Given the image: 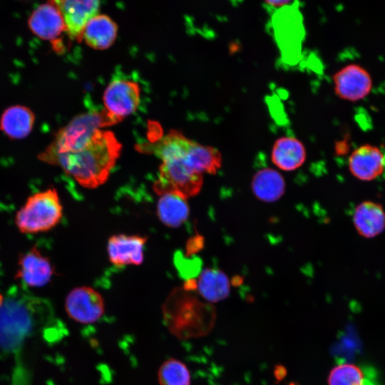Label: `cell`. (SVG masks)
<instances>
[{"label":"cell","instance_id":"cell-19","mask_svg":"<svg viewBox=\"0 0 385 385\" xmlns=\"http://www.w3.org/2000/svg\"><path fill=\"white\" fill-rule=\"evenodd\" d=\"M178 160L197 173L216 174L222 166V157L217 148L193 141L185 156Z\"/></svg>","mask_w":385,"mask_h":385},{"label":"cell","instance_id":"cell-1","mask_svg":"<svg viewBox=\"0 0 385 385\" xmlns=\"http://www.w3.org/2000/svg\"><path fill=\"white\" fill-rule=\"evenodd\" d=\"M52 307L23 287H11L0 306V349L13 351L25 339L53 326Z\"/></svg>","mask_w":385,"mask_h":385},{"label":"cell","instance_id":"cell-16","mask_svg":"<svg viewBox=\"0 0 385 385\" xmlns=\"http://www.w3.org/2000/svg\"><path fill=\"white\" fill-rule=\"evenodd\" d=\"M353 222L361 237H374L385 230V210L379 203L371 200L364 201L356 207Z\"/></svg>","mask_w":385,"mask_h":385},{"label":"cell","instance_id":"cell-9","mask_svg":"<svg viewBox=\"0 0 385 385\" xmlns=\"http://www.w3.org/2000/svg\"><path fill=\"white\" fill-rule=\"evenodd\" d=\"M333 81L336 95L343 100L352 102L366 98L373 86L369 73L356 63L346 65L336 72Z\"/></svg>","mask_w":385,"mask_h":385},{"label":"cell","instance_id":"cell-8","mask_svg":"<svg viewBox=\"0 0 385 385\" xmlns=\"http://www.w3.org/2000/svg\"><path fill=\"white\" fill-rule=\"evenodd\" d=\"M68 317L81 324L98 321L105 311L104 299L101 294L88 286L76 287L70 291L65 301Z\"/></svg>","mask_w":385,"mask_h":385},{"label":"cell","instance_id":"cell-11","mask_svg":"<svg viewBox=\"0 0 385 385\" xmlns=\"http://www.w3.org/2000/svg\"><path fill=\"white\" fill-rule=\"evenodd\" d=\"M272 25L276 38L284 47L296 48L304 34L303 16L295 1L282 6L272 16Z\"/></svg>","mask_w":385,"mask_h":385},{"label":"cell","instance_id":"cell-7","mask_svg":"<svg viewBox=\"0 0 385 385\" xmlns=\"http://www.w3.org/2000/svg\"><path fill=\"white\" fill-rule=\"evenodd\" d=\"M140 97V88L137 83L115 79L104 91V110L115 123H118L137 110Z\"/></svg>","mask_w":385,"mask_h":385},{"label":"cell","instance_id":"cell-17","mask_svg":"<svg viewBox=\"0 0 385 385\" xmlns=\"http://www.w3.org/2000/svg\"><path fill=\"white\" fill-rule=\"evenodd\" d=\"M307 158L306 150L303 143L291 136L278 138L274 143L271 160L279 169L292 171L301 167Z\"/></svg>","mask_w":385,"mask_h":385},{"label":"cell","instance_id":"cell-10","mask_svg":"<svg viewBox=\"0 0 385 385\" xmlns=\"http://www.w3.org/2000/svg\"><path fill=\"white\" fill-rule=\"evenodd\" d=\"M54 272L51 260L33 247L19 257L15 277L24 286L41 287L50 282Z\"/></svg>","mask_w":385,"mask_h":385},{"label":"cell","instance_id":"cell-23","mask_svg":"<svg viewBox=\"0 0 385 385\" xmlns=\"http://www.w3.org/2000/svg\"><path fill=\"white\" fill-rule=\"evenodd\" d=\"M187 200L181 195L173 192L160 195L156 212L160 222L172 228L182 225L190 215V207Z\"/></svg>","mask_w":385,"mask_h":385},{"label":"cell","instance_id":"cell-12","mask_svg":"<svg viewBox=\"0 0 385 385\" xmlns=\"http://www.w3.org/2000/svg\"><path fill=\"white\" fill-rule=\"evenodd\" d=\"M148 237L139 235L118 234L108 238L109 261L115 266L140 265L144 260Z\"/></svg>","mask_w":385,"mask_h":385},{"label":"cell","instance_id":"cell-15","mask_svg":"<svg viewBox=\"0 0 385 385\" xmlns=\"http://www.w3.org/2000/svg\"><path fill=\"white\" fill-rule=\"evenodd\" d=\"M29 26L36 36L45 40H56L66 30L61 12L51 0L33 11Z\"/></svg>","mask_w":385,"mask_h":385},{"label":"cell","instance_id":"cell-6","mask_svg":"<svg viewBox=\"0 0 385 385\" xmlns=\"http://www.w3.org/2000/svg\"><path fill=\"white\" fill-rule=\"evenodd\" d=\"M202 183V175L191 170L178 160H168L160 165L153 189L159 196L173 192L188 200L199 193Z\"/></svg>","mask_w":385,"mask_h":385},{"label":"cell","instance_id":"cell-2","mask_svg":"<svg viewBox=\"0 0 385 385\" xmlns=\"http://www.w3.org/2000/svg\"><path fill=\"white\" fill-rule=\"evenodd\" d=\"M121 148L113 132L99 129L81 149L40 155V159L60 166L80 185L93 189L106 182L120 156Z\"/></svg>","mask_w":385,"mask_h":385},{"label":"cell","instance_id":"cell-26","mask_svg":"<svg viewBox=\"0 0 385 385\" xmlns=\"http://www.w3.org/2000/svg\"><path fill=\"white\" fill-rule=\"evenodd\" d=\"M267 4L274 6H284L287 5L291 0H264Z\"/></svg>","mask_w":385,"mask_h":385},{"label":"cell","instance_id":"cell-4","mask_svg":"<svg viewBox=\"0 0 385 385\" xmlns=\"http://www.w3.org/2000/svg\"><path fill=\"white\" fill-rule=\"evenodd\" d=\"M63 217V206L57 190L50 188L30 195L17 211L15 222L24 234L46 232L56 227Z\"/></svg>","mask_w":385,"mask_h":385},{"label":"cell","instance_id":"cell-20","mask_svg":"<svg viewBox=\"0 0 385 385\" xmlns=\"http://www.w3.org/2000/svg\"><path fill=\"white\" fill-rule=\"evenodd\" d=\"M196 290L209 302L225 299L230 292V282L227 276L215 268H205L196 279Z\"/></svg>","mask_w":385,"mask_h":385},{"label":"cell","instance_id":"cell-5","mask_svg":"<svg viewBox=\"0 0 385 385\" xmlns=\"http://www.w3.org/2000/svg\"><path fill=\"white\" fill-rule=\"evenodd\" d=\"M113 124L105 110L80 114L57 133L53 141L41 155L78 150L89 143L98 130Z\"/></svg>","mask_w":385,"mask_h":385},{"label":"cell","instance_id":"cell-27","mask_svg":"<svg viewBox=\"0 0 385 385\" xmlns=\"http://www.w3.org/2000/svg\"><path fill=\"white\" fill-rule=\"evenodd\" d=\"M4 300V295L0 293V306L1 305Z\"/></svg>","mask_w":385,"mask_h":385},{"label":"cell","instance_id":"cell-24","mask_svg":"<svg viewBox=\"0 0 385 385\" xmlns=\"http://www.w3.org/2000/svg\"><path fill=\"white\" fill-rule=\"evenodd\" d=\"M160 385H190V374L181 361L170 358L165 361L158 372Z\"/></svg>","mask_w":385,"mask_h":385},{"label":"cell","instance_id":"cell-3","mask_svg":"<svg viewBox=\"0 0 385 385\" xmlns=\"http://www.w3.org/2000/svg\"><path fill=\"white\" fill-rule=\"evenodd\" d=\"M183 287L174 289L162 307L164 322L178 339L197 337L207 333L215 319L212 307Z\"/></svg>","mask_w":385,"mask_h":385},{"label":"cell","instance_id":"cell-22","mask_svg":"<svg viewBox=\"0 0 385 385\" xmlns=\"http://www.w3.org/2000/svg\"><path fill=\"white\" fill-rule=\"evenodd\" d=\"M34 120V114L29 108L13 106L1 115L0 128L11 139H22L32 130Z\"/></svg>","mask_w":385,"mask_h":385},{"label":"cell","instance_id":"cell-25","mask_svg":"<svg viewBox=\"0 0 385 385\" xmlns=\"http://www.w3.org/2000/svg\"><path fill=\"white\" fill-rule=\"evenodd\" d=\"M365 375L356 364L342 363L334 366L327 377L328 385H364Z\"/></svg>","mask_w":385,"mask_h":385},{"label":"cell","instance_id":"cell-14","mask_svg":"<svg viewBox=\"0 0 385 385\" xmlns=\"http://www.w3.org/2000/svg\"><path fill=\"white\" fill-rule=\"evenodd\" d=\"M348 166L350 173L358 180L371 181L383 174L385 157L379 147L366 143L351 152Z\"/></svg>","mask_w":385,"mask_h":385},{"label":"cell","instance_id":"cell-21","mask_svg":"<svg viewBox=\"0 0 385 385\" xmlns=\"http://www.w3.org/2000/svg\"><path fill=\"white\" fill-rule=\"evenodd\" d=\"M251 188L253 194L265 202L278 200L284 193L285 182L282 175L272 168H263L253 176Z\"/></svg>","mask_w":385,"mask_h":385},{"label":"cell","instance_id":"cell-18","mask_svg":"<svg viewBox=\"0 0 385 385\" xmlns=\"http://www.w3.org/2000/svg\"><path fill=\"white\" fill-rule=\"evenodd\" d=\"M117 24L106 15H96L86 24L81 36L86 43L94 49L108 48L115 41Z\"/></svg>","mask_w":385,"mask_h":385},{"label":"cell","instance_id":"cell-13","mask_svg":"<svg viewBox=\"0 0 385 385\" xmlns=\"http://www.w3.org/2000/svg\"><path fill=\"white\" fill-rule=\"evenodd\" d=\"M61 12L68 35L81 41L86 23L98 11L100 0H51Z\"/></svg>","mask_w":385,"mask_h":385}]
</instances>
